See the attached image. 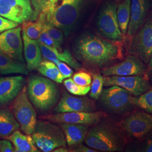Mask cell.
<instances>
[{
    "mask_svg": "<svg viewBox=\"0 0 152 152\" xmlns=\"http://www.w3.org/2000/svg\"><path fill=\"white\" fill-rule=\"evenodd\" d=\"M88 0H37L36 10L39 19L64 31L68 34L77 22L82 8Z\"/></svg>",
    "mask_w": 152,
    "mask_h": 152,
    "instance_id": "6da1fadb",
    "label": "cell"
},
{
    "mask_svg": "<svg viewBox=\"0 0 152 152\" xmlns=\"http://www.w3.org/2000/svg\"><path fill=\"white\" fill-rule=\"evenodd\" d=\"M75 51L84 62L97 66H102L121 56V48L117 44L93 35L80 38L76 43Z\"/></svg>",
    "mask_w": 152,
    "mask_h": 152,
    "instance_id": "7a4b0ae2",
    "label": "cell"
},
{
    "mask_svg": "<svg viewBox=\"0 0 152 152\" xmlns=\"http://www.w3.org/2000/svg\"><path fill=\"white\" fill-rule=\"evenodd\" d=\"M27 92L34 107L43 112L52 108L59 98L58 89L54 82L40 76H33L30 79Z\"/></svg>",
    "mask_w": 152,
    "mask_h": 152,
    "instance_id": "3957f363",
    "label": "cell"
},
{
    "mask_svg": "<svg viewBox=\"0 0 152 152\" xmlns=\"http://www.w3.org/2000/svg\"><path fill=\"white\" fill-rule=\"evenodd\" d=\"M32 136L36 145L42 152H53L59 147H66L65 135L59 126L54 122L37 121Z\"/></svg>",
    "mask_w": 152,
    "mask_h": 152,
    "instance_id": "277c9868",
    "label": "cell"
},
{
    "mask_svg": "<svg viewBox=\"0 0 152 152\" xmlns=\"http://www.w3.org/2000/svg\"><path fill=\"white\" fill-rule=\"evenodd\" d=\"M85 141L88 147L103 152L120 151L122 147L120 136L106 125H99L92 128L87 132Z\"/></svg>",
    "mask_w": 152,
    "mask_h": 152,
    "instance_id": "5b68a950",
    "label": "cell"
},
{
    "mask_svg": "<svg viewBox=\"0 0 152 152\" xmlns=\"http://www.w3.org/2000/svg\"><path fill=\"white\" fill-rule=\"evenodd\" d=\"M12 110L20 129L26 134H32L37 124V114L27 95V88L23 86L14 99Z\"/></svg>",
    "mask_w": 152,
    "mask_h": 152,
    "instance_id": "8992f818",
    "label": "cell"
},
{
    "mask_svg": "<svg viewBox=\"0 0 152 152\" xmlns=\"http://www.w3.org/2000/svg\"><path fill=\"white\" fill-rule=\"evenodd\" d=\"M31 0H0V16L22 24L34 20Z\"/></svg>",
    "mask_w": 152,
    "mask_h": 152,
    "instance_id": "52a82bcc",
    "label": "cell"
},
{
    "mask_svg": "<svg viewBox=\"0 0 152 152\" xmlns=\"http://www.w3.org/2000/svg\"><path fill=\"white\" fill-rule=\"evenodd\" d=\"M100 98L107 108L117 113L126 112L134 105V98L130 93L117 86H111L103 90Z\"/></svg>",
    "mask_w": 152,
    "mask_h": 152,
    "instance_id": "ba28073f",
    "label": "cell"
},
{
    "mask_svg": "<svg viewBox=\"0 0 152 152\" xmlns=\"http://www.w3.org/2000/svg\"><path fill=\"white\" fill-rule=\"evenodd\" d=\"M117 6L113 2H109L104 6L98 18V27L107 38L120 41L123 34L120 29L117 16Z\"/></svg>",
    "mask_w": 152,
    "mask_h": 152,
    "instance_id": "9c48e42d",
    "label": "cell"
},
{
    "mask_svg": "<svg viewBox=\"0 0 152 152\" xmlns=\"http://www.w3.org/2000/svg\"><path fill=\"white\" fill-rule=\"evenodd\" d=\"M103 78L104 86H120L135 96L141 95L151 87L150 83L141 75L105 76Z\"/></svg>",
    "mask_w": 152,
    "mask_h": 152,
    "instance_id": "30bf717a",
    "label": "cell"
},
{
    "mask_svg": "<svg viewBox=\"0 0 152 152\" xmlns=\"http://www.w3.org/2000/svg\"><path fill=\"white\" fill-rule=\"evenodd\" d=\"M22 28L17 27L0 33V53L24 63L23 57Z\"/></svg>",
    "mask_w": 152,
    "mask_h": 152,
    "instance_id": "8fae6325",
    "label": "cell"
},
{
    "mask_svg": "<svg viewBox=\"0 0 152 152\" xmlns=\"http://www.w3.org/2000/svg\"><path fill=\"white\" fill-rule=\"evenodd\" d=\"M121 126L130 136L141 138L152 130V115L143 112H136L126 117L122 121Z\"/></svg>",
    "mask_w": 152,
    "mask_h": 152,
    "instance_id": "7c38bea8",
    "label": "cell"
},
{
    "mask_svg": "<svg viewBox=\"0 0 152 152\" xmlns=\"http://www.w3.org/2000/svg\"><path fill=\"white\" fill-rule=\"evenodd\" d=\"M104 115L102 112H76L46 115L42 118L54 123L90 125L98 123Z\"/></svg>",
    "mask_w": 152,
    "mask_h": 152,
    "instance_id": "4fadbf2b",
    "label": "cell"
},
{
    "mask_svg": "<svg viewBox=\"0 0 152 152\" xmlns=\"http://www.w3.org/2000/svg\"><path fill=\"white\" fill-rule=\"evenodd\" d=\"M135 35L132 42V51L142 61L148 63L152 54V15Z\"/></svg>",
    "mask_w": 152,
    "mask_h": 152,
    "instance_id": "5bb4252c",
    "label": "cell"
},
{
    "mask_svg": "<svg viewBox=\"0 0 152 152\" xmlns=\"http://www.w3.org/2000/svg\"><path fill=\"white\" fill-rule=\"evenodd\" d=\"M147 71V66L136 56L130 55L118 64L112 65L102 71L105 76L142 75Z\"/></svg>",
    "mask_w": 152,
    "mask_h": 152,
    "instance_id": "9a60e30c",
    "label": "cell"
},
{
    "mask_svg": "<svg viewBox=\"0 0 152 152\" xmlns=\"http://www.w3.org/2000/svg\"><path fill=\"white\" fill-rule=\"evenodd\" d=\"M95 110L94 102L87 98H80L64 93L55 110L58 113L93 112Z\"/></svg>",
    "mask_w": 152,
    "mask_h": 152,
    "instance_id": "2e32d148",
    "label": "cell"
},
{
    "mask_svg": "<svg viewBox=\"0 0 152 152\" xmlns=\"http://www.w3.org/2000/svg\"><path fill=\"white\" fill-rule=\"evenodd\" d=\"M24 83L22 76L0 78V105L9 103L18 95Z\"/></svg>",
    "mask_w": 152,
    "mask_h": 152,
    "instance_id": "e0dca14e",
    "label": "cell"
},
{
    "mask_svg": "<svg viewBox=\"0 0 152 152\" xmlns=\"http://www.w3.org/2000/svg\"><path fill=\"white\" fill-rule=\"evenodd\" d=\"M22 37L24 43V57L27 63V69L32 71L38 68L42 61V53L39 42L37 39H31L22 31Z\"/></svg>",
    "mask_w": 152,
    "mask_h": 152,
    "instance_id": "ac0fdd59",
    "label": "cell"
},
{
    "mask_svg": "<svg viewBox=\"0 0 152 152\" xmlns=\"http://www.w3.org/2000/svg\"><path fill=\"white\" fill-rule=\"evenodd\" d=\"M147 0H131L128 35L133 36L142 27L147 15Z\"/></svg>",
    "mask_w": 152,
    "mask_h": 152,
    "instance_id": "d6986e66",
    "label": "cell"
},
{
    "mask_svg": "<svg viewBox=\"0 0 152 152\" xmlns=\"http://www.w3.org/2000/svg\"><path fill=\"white\" fill-rule=\"evenodd\" d=\"M39 46L42 55L46 60L51 61L55 63L57 61L64 62L75 69H79L81 64L73 58L71 53L68 50L59 51L55 48H51L39 42Z\"/></svg>",
    "mask_w": 152,
    "mask_h": 152,
    "instance_id": "ffe728a7",
    "label": "cell"
},
{
    "mask_svg": "<svg viewBox=\"0 0 152 152\" xmlns=\"http://www.w3.org/2000/svg\"><path fill=\"white\" fill-rule=\"evenodd\" d=\"M67 144L75 146L83 141L88 132V125L76 124H61Z\"/></svg>",
    "mask_w": 152,
    "mask_h": 152,
    "instance_id": "44dd1931",
    "label": "cell"
},
{
    "mask_svg": "<svg viewBox=\"0 0 152 152\" xmlns=\"http://www.w3.org/2000/svg\"><path fill=\"white\" fill-rule=\"evenodd\" d=\"M8 139L12 142L16 152H38L32 136L24 134L16 130L9 137Z\"/></svg>",
    "mask_w": 152,
    "mask_h": 152,
    "instance_id": "7402d4cb",
    "label": "cell"
},
{
    "mask_svg": "<svg viewBox=\"0 0 152 152\" xmlns=\"http://www.w3.org/2000/svg\"><path fill=\"white\" fill-rule=\"evenodd\" d=\"M0 73L2 75L20 73L27 75L28 71L24 63L14 60L0 53Z\"/></svg>",
    "mask_w": 152,
    "mask_h": 152,
    "instance_id": "603a6c76",
    "label": "cell"
},
{
    "mask_svg": "<svg viewBox=\"0 0 152 152\" xmlns=\"http://www.w3.org/2000/svg\"><path fill=\"white\" fill-rule=\"evenodd\" d=\"M19 127V124L10 111L0 109V137H7Z\"/></svg>",
    "mask_w": 152,
    "mask_h": 152,
    "instance_id": "cb8c5ba5",
    "label": "cell"
},
{
    "mask_svg": "<svg viewBox=\"0 0 152 152\" xmlns=\"http://www.w3.org/2000/svg\"><path fill=\"white\" fill-rule=\"evenodd\" d=\"M37 69L41 74L56 83H61L65 79L58 66L51 61L45 60L41 61Z\"/></svg>",
    "mask_w": 152,
    "mask_h": 152,
    "instance_id": "d4e9b609",
    "label": "cell"
},
{
    "mask_svg": "<svg viewBox=\"0 0 152 152\" xmlns=\"http://www.w3.org/2000/svg\"><path fill=\"white\" fill-rule=\"evenodd\" d=\"M131 2V0H124L117 9V20L120 29L124 35L127 33L130 21Z\"/></svg>",
    "mask_w": 152,
    "mask_h": 152,
    "instance_id": "484cf974",
    "label": "cell"
},
{
    "mask_svg": "<svg viewBox=\"0 0 152 152\" xmlns=\"http://www.w3.org/2000/svg\"><path fill=\"white\" fill-rule=\"evenodd\" d=\"M23 31L31 39H37L44 31L45 22L39 18L36 22H26L23 23Z\"/></svg>",
    "mask_w": 152,
    "mask_h": 152,
    "instance_id": "4316f807",
    "label": "cell"
},
{
    "mask_svg": "<svg viewBox=\"0 0 152 152\" xmlns=\"http://www.w3.org/2000/svg\"><path fill=\"white\" fill-rule=\"evenodd\" d=\"M133 104L152 114V88L141 94L140 97L134 98Z\"/></svg>",
    "mask_w": 152,
    "mask_h": 152,
    "instance_id": "83f0119b",
    "label": "cell"
},
{
    "mask_svg": "<svg viewBox=\"0 0 152 152\" xmlns=\"http://www.w3.org/2000/svg\"><path fill=\"white\" fill-rule=\"evenodd\" d=\"M64 85L66 90L71 94L75 95L83 96L86 95L90 91V85L87 86H80L75 83L73 79L68 78L64 81Z\"/></svg>",
    "mask_w": 152,
    "mask_h": 152,
    "instance_id": "f1b7e54d",
    "label": "cell"
},
{
    "mask_svg": "<svg viewBox=\"0 0 152 152\" xmlns=\"http://www.w3.org/2000/svg\"><path fill=\"white\" fill-rule=\"evenodd\" d=\"M44 31L53 39L57 46V48L61 51V46L63 42V34L60 29L45 22Z\"/></svg>",
    "mask_w": 152,
    "mask_h": 152,
    "instance_id": "f546056e",
    "label": "cell"
},
{
    "mask_svg": "<svg viewBox=\"0 0 152 152\" xmlns=\"http://www.w3.org/2000/svg\"><path fill=\"white\" fill-rule=\"evenodd\" d=\"M103 77L100 74L94 75L90 93V97L96 100L100 98V95L103 91Z\"/></svg>",
    "mask_w": 152,
    "mask_h": 152,
    "instance_id": "4dcf8cb0",
    "label": "cell"
},
{
    "mask_svg": "<svg viewBox=\"0 0 152 152\" xmlns=\"http://www.w3.org/2000/svg\"><path fill=\"white\" fill-rule=\"evenodd\" d=\"M73 80L77 84L82 86H89L92 82L91 76L85 72L76 73L73 76Z\"/></svg>",
    "mask_w": 152,
    "mask_h": 152,
    "instance_id": "1f68e13d",
    "label": "cell"
},
{
    "mask_svg": "<svg viewBox=\"0 0 152 152\" xmlns=\"http://www.w3.org/2000/svg\"><path fill=\"white\" fill-rule=\"evenodd\" d=\"M38 41L39 42L44 44L46 46H49L50 48L58 49L57 46L55 44L54 41L53 40V39L51 38L49 34L44 31L40 34V36L38 38Z\"/></svg>",
    "mask_w": 152,
    "mask_h": 152,
    "instance_id": "d6a6232c",
    "label": "cell"
},
{
    "mask_svg": "<svg viewBox=\"0 0 152 152\" xmlns=\"http://www.w3.org/2000/svg\"><path fill=\"white\" fill-rule=\"evenodd\" d=\"M19 24L0 16V33L6 30L18 27Z\"/></svg>",
    "mask_w": 152,
    "mask_h": 152,
    "instance_id": "836d02e7",
    "label": "cell"
},
{
    "mask_svg": "<svg viewBox=\"0 0 152 152\" xmlns=\"http://www.w3.org/2000/svg\"><path fill=\"white\" fill-rule=\"evenodd\" d=\"M55 64L58 66L59 71L64 78H70L72 76L73 71L67 64L61 61H57Z\"/></svg>",
    "mask_w": 152,
    "mask_h": 152,
    "instance_id": "e575fe53",
    "label": "cell"
},
{
    "mask_svg": "<svg viewBox=\"0 0 152 152\" xmlns=\"http://www.w3.org/2000/svg\"><path fill=\"white\" fill-rule=\"evenodd\" d=\"M0 152H14L15 149L10 141L7 140H0Z\"/></svg>",
    "mask_w": 152,
    "mask_h": 152,
    "instance_id": "d590c367",
    "label": "cell"
},
{
    "mask_svg": "<svg viewBox=\"0 0 152 152\" xmlns=\"http://www.w3.org/2000/svg\"><path fill=\"white\" fill-rule=\"evenodd\" d=\"M76 147L73 149V151H71V152H96L97 151H95L92 149H90L88 147H86L85 145H83L82 144H78L76 145Z\"/></svg>",
    "mask_w": 152,
    "mask_h": 152,
    "instance_id": "8d00e7d4",
    "label": "cell"
},
{
    "mask_svg": "<svg viewBox=\"0 0 152 152\" xmlns=\"http://www.w3.org/2000/svg\"><path fill=\"white\" fill-rule=\"evenodd\" d=\"M142 151L146 152H152V134L149 136L145 142Z\"/></svg>",
    "mask_w": 152,
    "mask_h": 152,
    "instance_id": "74e56055",
    "label": "cell"
},
{
    "mask_svg": "<svg viewBox=\"0 0 152 152\" xmlns=\"http://www.w3.org/2000/svg\"><path fill=\"white\" fill-rule=\"evenodd\" d=\"M54 152H71V151H68V149H66L65 147H59L57 148L56 149H55L53 151Z\"/></svg>",
    "mask_w": 152,
    "mask_h": 152,
    "instance_id": "f35d334b",
    "label": "cell"
},
{
    "mask_svg": "<svg viewBox=\"0 0 152 152\" xmlns=\"http://www.w3.org/2000/svg\"><path fill=\"white\" fill-rule=\"evenodd\" d=\"M149 69L151 71V75L152 76V54L151 55V59L149 60Z\"/></svg>",
    "mask_w": 152,
    "mask_h": 152,
    "instance_id": "ab89813d",
    "label": "cell"
},
{
    "mask_svg": "<svg viewBox=\"0 0 152 152\" xmlns=\"http://www.w3.org/2000/svg\"><path fill=\"white\" fill-rule=\"evenodd\" d=\"M48 1H52L53 0H48Z\"/></svg>",
    "mask_w": 152,
    "mask_h": 152,
    "instance_id": "60d3db41",
    "label": "cell"
}]
</instances>
